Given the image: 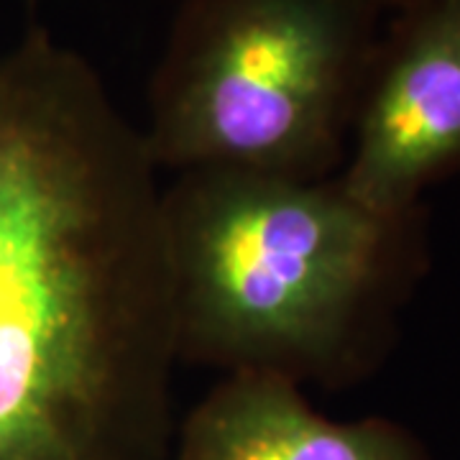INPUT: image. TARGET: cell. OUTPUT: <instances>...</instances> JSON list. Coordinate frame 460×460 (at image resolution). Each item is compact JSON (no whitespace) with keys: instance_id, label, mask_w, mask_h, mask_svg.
I'll use <instances>...</instances> for the list:
<instances>
[{"instance_id":"6","label":"cell","mask_w":460,"mask_h":460,"mask_svg":"<svg viewBox=\"0 0 460 460\" xmlns=\"http://www.w3.org/2000/svg\"><path fill=\"white\" fill-rule=\"evenodd\" d=\"M378 8L384 11V8H399V11H407L411 8L414 3H420V0H374Z\"/></svg>"},{"instance_id":"4","label":"cell","mask_w":460,"mask_h":460,"mask_svg":"<svg viewBox=\"0 0 460 460\" xmlns=\"http://www.w3.org/2000/svg\"><path fill=\"white\" fill-rule=\"evenodd\" d=\"M458 166L460 0H420L376 47L338 180L363 208L404 217Z\"/></svg>"},{"instance_id":"2","label":"cell","mask_w":460,"mask_h":460,"mask_svg":"<svg viewBox=\"0 0 460 460\" xmlns=\"http://www.w3.org/2000/svg\"><path fill=\"white\" fill-rule=\"evenodd\" d=\"M180 363L341 386L371 356L414 213L386 217L338 177L192 169L164 187Z\"/></svg>"},{"instance_id":"7","label":"cell","mask_w":460,"mask_h":460,"mask_svg":"<svg viewBox=\"0 0 460 460\" xmlns=\"http://www.w3.org/2000/svg\"><path fill=\"white\" fill-rule=\"evenodd\" d=\"M29 3H31V5H33V3H36V0H29Z\"/></svg>"},{"instance_id":"3","label":"cell","mask_w":460,"mask_h":460,"mask_svg":"<svg viewBox=\"0 0 460 460\" xmlns=\"http://www.w3.org/2000/svg\"><path fill=\"white\" fill-rule=\"evenodd\" d=\"M378 11L374 0H181L141 126L156 169L338 177Z\"/></svg>"},{"instance_id":"1","label":"cell","mask_w":460,"mask_h":460,"mask_svg":"<svg viewBox=\"0 0 460 460\" xmlns=\"http://www.w3.org/2000/svg\"><path fill=\"white\" fill-rule=\"evenodd\" d=\"M159 174L84 54L39 23L0 51V460H169Z\"/></svg>"},{"instance_id":"5","label":"cell","mask_w":460,"mask_h":460,"mask_svg":"<svg viewBox=\"0 0 460 460\" xmlns=\"http://www.w3.org/2000/svg\"><path fill=\"white\" fill-rule=\"evenodd\" d=\"M172 460H432L389 420L332 422L302 386L271 374H228L174 435Z\"/></svg>"}]
</instances>
